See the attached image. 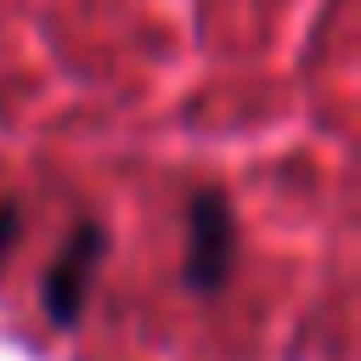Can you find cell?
<instances>
[{
	"instance_id": "1",
	"label": "cell",
	"mask_w": 361,
	"mask_h": 361,
	"mask_svg": "<svg viewBox=\"0 0 361 361\" xmlns=\"http://www.w3.org/2000/svg\"><path fill=\"white\" fill-rule=\"evenodd\" d=\"M231 248H237V214L226 203V192L203 186L186 209V288L192 293H214L231 276Z\"/></svg>"
},
{
	"instance_id": "2",
	"label": "cell",
	"mask_w": 361,
	"mask_h": 361,
	"mask_svg": "<svg viewBox=\"0 0 361 361\" xmlns=\"http://www.w3.org/2000/svg\"><path fill=\"white\" fill-rule=\"evenodd\" d=\"M102 248H107V231H102L96 220H79V226L68 231L62 254L51 259V271H45V282H39V305H45V316H51L56 327H73V322H79V310H85V299H90V276H96V265H102Z\"/></svg>"
},
{
	"instance_id": "3",
	"label": "cell",
	"mask_w": 361,
	"mask_h": 361,
	"mask_svg": "<svg viewBox=\"0 0 361 361\" xmlns=\"http://www.w3.org/2000/svg\"><path fill=\"white\" fill-rule=\"evenodd\" d=\"M17 231H23V209L17 203H0V265H6L11 243H17Z\"/></svg>"
}]
</instances>
